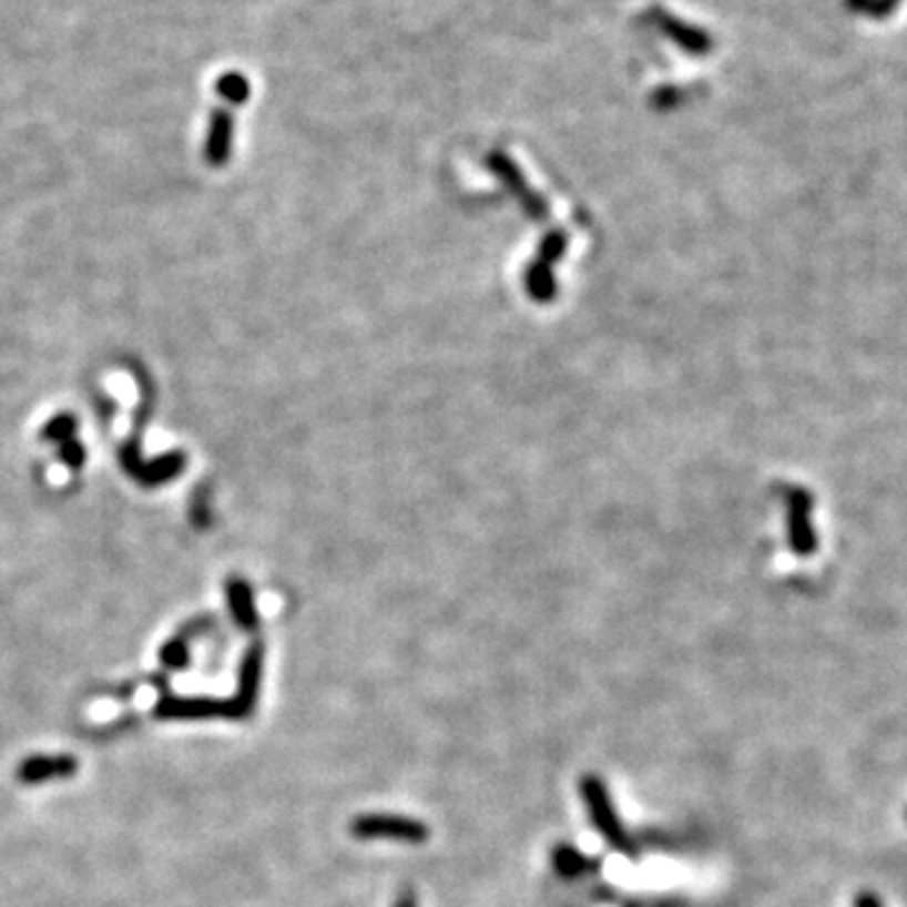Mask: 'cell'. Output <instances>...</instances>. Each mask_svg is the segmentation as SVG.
Here are the masks:
<instances>
[{"mask_svg":"<svg viewBox=\"0 0 907 907\" xmlns=\"http://www.w3.org/2000/svg\"><path fill=\"white\" fill-rule=\"evenodd\" d=\"M77 772L79 762L71 754H35L18 764L16 779L26 786H33L51 779H69Z\"/></svg>","mask_w":907,"mask_h":907,"instance_id":"cell-4","label":"cell"},{"mask_svg":"<svg viewBox=\"0 0 907 907\" xmlns=\"http://www.w3.org/2000/svg\"><path fill=\"white\" fill-rule=\"evenodd\" d=\"M580 797L582 802H585L592 825H595V829L600 832V837H603L610 847L618 849V853L633 855L635 853L633 839L628 837L625 827L620 825V817L615 812L613 797H610V792H608V784L595 774L580 776Z\"/></svg>","mask_w":907,"mask_h":907,"instance_id":"cell-1","label":"cell"},{"mask_svg":"<svg viewBox=\"0 0 907 907\" xmlns=\"http://www.w3.org/2000/svg\"><path fill=\"white\" fill-rule=\"evenodd\" d=\"M77 429H79L77 416L69 414V411H63V414L51 416L49 424H45L43 431H41V439H43V441L63 444V441L73 439V434H77Z\"/></svg>","mask_w":907,"mask_h":907,"instance_id":"cell-12","label":"cell"},{"mask_svg":"<svg viewBox=\"0 0 907 907\" xmlns=\"http://www.w3.org/2000/svg\"><path fill=\"white\" fill-rule=\"evenodd\" d=\"M631 907H635V905H631Z\"/></svg>","mask_w":907,"mask_h":907,"instance_id":"cell-18","label":"cell"},{"mask_svg":"<svg viewBox=\"0 0 907 907\" xmlns=\"http://www.w3.org/2000/svg\"><path fill=\"white\" fill-rule=\"evenodd\" d=\"M156 719L166 721H197V719H245L235 701L217 699H177L164 696L154 709Z\"/></svg>","mask_w":907,"mask_h":907,"instance_id":"cell-3","label":"cell"},{"mask_svg":"<svg viewBox=\"0 0 907 907\" xmlns=\"http://www.w3.org/2000/svg\"><path fill=\"white\" fill-rule=\"evenodd\" d=\"M394 907H419V903H416V895L411 890H406V893H401L399 897H396Z\"/></svg>","mask_w":907,"mask_h":907,"instance_id":"cell-17","label":"cell"},{"mask_svg":"<svg viewBox=\"0 0 907 907\" xmlns=\"http://www.w3.org/2000/svg\"><path fill=\"white\" fill-rule=\"evenodd\" d=\"M233 111L230 109H215L212 114V122L207 129V142H205V160L210 166H225L230 154H233Z\"/></svg>","mask_w":907,"mask_h":907,"instance_id":"cell-6","label":"cell"},{"mask_svg":"<svg viewBox=\"0 0 907 907\" xmlns=\"http://www.w3.org/2000/svg\"><path fill=\"white\" fill-rule=\"evenodd\" d=\"M184 469H187V454L170 451L162 454V457H154L152 461H144L134 479L144 487H162L174 477H180Z\"/></svg>","mask_w":907,"mask_h":907,"instance_id":"cell-7","label":"cell"},{"mask_svg":"<svg viewBox=\"0 0 907 907\" xmlns=\"http://www.w3.org/2000/svg\"><path fill=\"white\" fill-rule=\"evenodd\" d=\"M227 603H230V613H233L237 628H243V631H255L257 610H255V600H253V588H249L247 580H240V578L227 580Z\"/></svg>","mask_w":907,"mask_h":907,"instance_id":"cell-8","label":"cell"},{"mask_svg":"<svg viewBox=\"0 0 907 907\" xmlns=\"http://www.w3.org/2000/svg\"><path fill=\"white\" fill-rule=\"evenodd\" d=\"M160 659L170 671H184V669H187V665H190V635L187 633L174 635L172 641L162 648Z\"/></svg>","mask_w":907,"mask_h":907,"instance_id":"cell-11","label":"cell"},{"mask_svg":"<svg viewBox=\"0 0 907 907\" xmlns=\"http://www.w3.org/2000/svg\"><path fill=\"white\" fill-rule=\"evenodd\" d=\"M263 663H265V645L261 641H255L247 648L243 661H240V681H237V696L233 699L237 703V709L243 711V716L247 719L257 706V696H261V683H263Z\"/></svg>","mask_w":907,"mask_h":907,"instance_id":"cell-5","label":"cell"},{"mask_svg":"<svg viewBox=\"0 0 907 907\" xmlns=\"http://www.w3.org/2000/svg\"><path fill=\"white\" fill-rule=\"evenodd\" d=\"M855 907H883V900L875 893H859L855 897Z\"/></svg>","mask_w":907,"mask_h":907,"instance_id":"cell-16","label":"cell"},{"mask_svg":"<svg viewBox=\"0 0 907 907\" xmlns=\"http://www.w3.org/2000/svg\"><path fill=\"white\" fill-rule=\"evenodd\" d=\"M59 457L63 465H69L71 469H81L83 461H86V449H83L81 441L69 439L59 447Z\"/></svg>","mask_w":907,"mask_h":907,"instance_id":"cell-13","label":"cell"},{"mask_svg":"<svg viewBox=\"0 0 907 907\" xmlns=\"http://www.w3.org/2000/svg\"><path fill=\"white\" fill-rule=\"evenodd\" d=\"M119 459H122V467H124L132 477H136V471L142 469V465H144L142 449H139V444H134V441L126 444V447H122V451H119Z\"/></svg>","mask_w":907,"mask_h":907,"instance_id":"cell-14","label":"cell"},{"mask_svg":"<svg viewBox=\"0 0 907 907\" xmlns=\"http://www.w3.org/2000/svg\"><path fill=\"white\" fill-rule=\"evenodd\" d=\"M350 835L356 839H396L421 845L429 839V825L401 814H360L350 822Z\"/></svg>","mask_w":907,"mask_h":907,"instance_id":"cell-2","label":"cell"},{"mask_svg":"<svg viewBox=\"0 0 907 907\" xmlns=\"http://www.w3.org/2000/svg\"><path fill=\"white\" fill-rule=\"evenodd\" d=\"M900 3H903V0H869L867 16L875 18V21H883V18L893 16Z\"/></svg>","mask_w":907,"mask_h":907,"instance_id":"cell-15","label":"cell"},{"mask_svg":"<svg viewBox=\"0 0 907 907\" xmlns=\"http://www.w3.org/2000/svg\"><path fill=\"white\" fill-rule=\"evenodd\" d=\"M215 91H217L220 99H225V101H230V104L240 106V104H245L247 96H249V83H247V79L243 77V73L230 71V73H222V77L217 79Z\"/></svg>","mask_w":907,"mask_h":907,"instance_id":"cell-10","label":"cell"},{"mask_svg":"<svg viewBox=\"0 0 907 907\" xmlns=\"http://www.w3.org/2000/svg\"><path fill=\"white\" fill-rule=\"evenodd\" d=\"M552 865L558 869V875L562 877H580L598 873L600 863L595 857H590L585 853H580L578 847L572 845H558L552 849Z\"/></svg>","mask_w":907,"mask_h":907,"instance_id":"cell-9","label":"cell"}]
</instances>
